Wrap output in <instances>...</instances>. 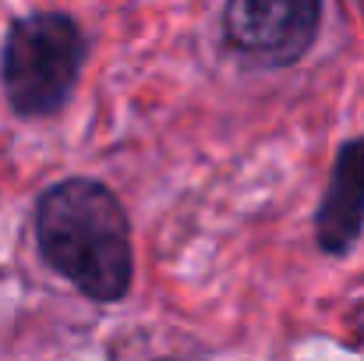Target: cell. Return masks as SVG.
<instances>
[{
  "instance_id": "8992f818",
  "label": "cell",
  "mask_w": 364,
  "mask_h": 361,
  "mask_svg": "<svg viewBox=\"0 0 364 361\" xmlns=\"http://www.w3.org/2000/svg\"><path fill=\"white\" fill-rule=\"evenodd\" d=\"M156 361H205L202 355H163V358H156Z\"/></svg>"
},
{
  "instance_id": "277c9868",
  "label": "cell",
  "mask_w": 364,
  "mask_h": 361,
  "mask_svg": "<svg viewBox=\"0 0 364 361\" xmlns=\"http://www.w3.org/2000/svg\"><path fill=\"white\" fill-rule=\"evenodd\" d=\"M315 244L329 258H350L364 238V131L336 145L322 199L315 206Z\"/></svg>"
},
{
  "instance_id": "6da1fadb",
  "label": "cell",
  "mask_w": 364,
  "mask_h": 361,
  "mask_svg": "<svg viewBox=\"0 0 364 361\" xmlns=\"http://www.w3.org/2000/svg\"><path fill=\"white\" fill-rule=\"evenodd\" d=\"M39 262L92 305H121L134 287V231L124 199L100 177L46 184L32 209Z\"/></svg>"
},
{
  "instance_id": "5b68a950",
  "label": "cell",
  "mask_w": 364,
  "mask_h": 361,
  "mask_svg": "<svg viewBox=\"0 0 364 361\" xmlns=\"http://www.w3.org/2000/svg\"><path fill=\"white\" fill-rule=\"evenodd\" d=\"M350 347H354L364 361V298L350 308Z\"/></svg>"
},
{
  "instance_id": "7a4b0ae2",
  "label": "cell",
  "mask_w": 364,
  "mask_h": 361,
  "mask_svg": "<svg viewBox=\"0 0 364 361\" xmlns=\"http://www.w3.org/2000/svg\"><path fill=\"white\" fill-rule=\"evenodd\" d=\"M89 64V36L68 11L18 14L0 43V93L18 120L57 117L78 93Z\"/></svg>"
},
{
  "instance_id": "3957f363",
  "label": "cell",
  "mask_w": 364,
  "mask_h": 361,
  "mask_svg": "<svg viewBox=\"0 0 364 361\" xmlns=\"http://www.w3.org/2000/svg\"><path fill=\"white\" fill-rule=\"evenodd\" d=\"M326 0H227L220 43L251 71H290L318 43Z\"/></svg>"
}]
</instances>
